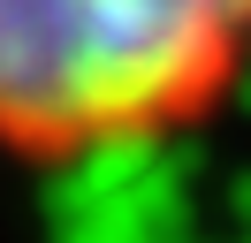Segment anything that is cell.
Segmentation results:
<instances>
[{
    "label": "cell",
    "instance_id": "cell-1",
    "mask_svg": "<svg viewBox=\"0 0 251 243\" xmlns=\"http://www.w3.org/2000/svg\"><path fill=\"white\" fill-rule=\"evenodd\" d=\"M244 69L251 0H0V152L61 167L183 137Z\"/></svg>",
    "mask_w": 251,
    "mask_h": 243
}]
</instances>
